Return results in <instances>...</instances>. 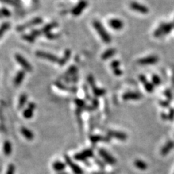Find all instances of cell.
Returning <instances> with one entry per match:
<instances>
[{
	"label": "cell",
	"instance_id": "cell-3",
	"mask_svg": "<svg viewBox=\"0 0 174 174\" xmlns=\"http://www.w3.org/2000/svg\"><path fill=\"white\" fill-rule=\"evenodd\" d=\"M93 155H94V153L92 149H85V150H83V152L77 153L76 155H74V158L78 161H84L88 158H89V157H93Z\"/></svg>",
	"mask_w": 174,
	"mask_h": 174
},
{
	"label": "cell",
	"instance_id": "cell-9",
	"mask_svg": "<svg viewBox=\"0 0 174 174\" xmlns=\"http://www.w3.org/2000/svg\"><path fill=\"white\" fill-rule=\"evenodd\" d=\"M158 57L155 55H151L149 57L141 58L138 60V63L141 65H153L158 62Z\"/></svg>",
	"mask_w": 174,
	"mask_h": 174
},
{
	"label": "cell",
	"instance_id": "cell-33",
	"mask_svg": "<svg viewBox=\"0 0 174 174\" xmlns=\"http://www.w3.org/2000/svg\"><path fill=\"white\" fill-rule=\"evenodd\" d=\"M160 104L161 106H163L164 107H168L170 106V102L168 101H160Z\"/></svg>",
	"mask_w": 174,
	"mask_h": 174
},
{
	"label": "cell",
	"instance_id": "cell-16",
	"mask_svg": "<svg viewBox=\"0 0 174 174\" xmlns=\"http://www.w3.org/2000/svg\"><path fill=\"white\" fill-rule=\"evenodd\" d=\"M36 108V105L34 104L33 103H31L29 106V107H28L27 109H25V110L23 112V116L24 118H25L27 119H30L31 118L32 116L33 115V110Z\"/></svg>",
	"mask_w": 174,
	"mask_h": 174
},
{
	"label": "cell",
	"instance_id": "cell-38",
	"mask_svg": "<svg viewBox=\"0 0 174 174\" xmlns=\"http://www.w3.org/2000/svg\"><path fill=\"white\" fill-rule=\"evenodd\" d=\"M1 2H5V3H7V4H14V2L12 0H0Z\"/></svg>",
	"mask_w": 174,
	"mask_h": 174
},
{
	"label": "cell",
	"instance_id": "cell-41",
	"mask_svg": "<svg viewBox=\"0 0 174 174\" xmlns=\"http://www.w3.org/2000/svg\"><path fill=\"white\" fill-rule=\"evenodd\" d=\"M0 16H1V13H0Z\"/></svg>",
	"mask_w": 174,
	"mask_h": 174
},
{
	"label": "cell",
	"instance_id": "cell-13",
	"mask_svg": "<svg viewBox=\"0 0 174 174\" xmlns=\"http://www.w3.org/2000/svg\"><path fill=\"white\" fill-rule=\"evenodd\" d=\"M107 134L110 137L112 138H115V139H118L121 141H125L126 139H127V135L125 133H123V132H120V131H109Z\"/></svg>",
	"mask_w": 174,
	"mask_h": 174
},
{
	"label": "cell",
	"instance_id": "cell-11",
	"mask_svg": "<svg viewBox=\"0 0 174 174\" xmlns=\"http://www.w3.org/2000/svg\"><path fill=\"white\" fill-rule=\"evenodd\" d=\"M87 2L86 1L80 2L78 4V5L75 6V7H74L73 10H72V12H71L72 14L75 16L79 15L80 14L83 12V10L85 9L86 7H87Z\"/></svg>",
	"mask_w": 174,
	"mask_h": 174
},
{
	"label": "cell",
	"instance_id": "cell-5",
	"mask_svg": "<svg viewBox=\"0 0 174 174\" xmlns=\"http://www.w3.org/2000/svg\"><path fill=\"white\" fill-rule=\"evenodd\" d=\"M65 163L71 167L72 171L73 172L74 174H83V171L81 168V167H80L79 165H78L77 164L73 163V162L72 161V160L70 158V157H68V155H65Z\"/></svg>",
	"mask_w": 174,
	"mask_h": 174
},
{
	"label": "cell",
	"instance_id": "cell-36",
	"mask_svg": "<svg viewBox=\"0 0 174 174\" xmlns=\"http://www.w3.org/2000/svg\"><path fill=\"white\" fill-rule=\"evenodd\" d=\"M75 102H76L78 106H79V107H82L83 105H84V102H83V101L82 100H76L75 101Z\"/></svg>",
	"mask_w": 174,
	"mask_h": 174
},
{
	"label": "cell",
	"instance_id": "cell-10",
	"mask_svg": "<svg viewBox=\"0 0 174 174\" xmlns=\"http://www.w3.org/2000/svg\"><path fill=\"white\" fill-rule=\"evenodd\" d=\"M142 98V95L140 93L134 92V91H129L125 93L123 95V99L124 100H139Z\"/></svg>",
	"mask_w": 174,
	"mask_h": 174
},
{
	"label": "cell",
	"instance_id": "cell-30",
	"mask_svg": "<svg viewBox=\"0 0 174 174\" xmlns=\"http://www.w3.org/2000/svg\"><path fill=\"white\" fill-rule=\"evenodd\" d=\"M164 95H165V97H167L168 99H169V101L171 100L172 97H173V96H172V93H171V90H170V89L165 90V92H164Z\"/></svg>",
	"mask_w": 174,
	"mask_h": 174
},
{
	"label": "cell",
	"instance_id": "cell-37",
	"mask_svg": "<svg viewBox=\"0 0 174 174\" xmlns=\"http://www.w3.org/2000/svg\"><path fill=\"white\" fill-rule=\"evenodd\" d=\"M95 162H97V165H99L100 167H104L105 166V165H104L103 163H102V162L100 160H99L97 158H95Z\"/></svg>",
	"mask_w": 174,
	"mask_h": 174
},
{
	"label": "cell",
	"instance_id": "cell-22",
	"mask_svg": "<svg viewBox=\"0 0 174 174\" xmlns=\"http://www.w3.org/2000/svg\"><path fill=\"white\" fill-rule=\"evenodd\" d=\"M116 52L115 49H107L105 52L103 53V55H102V60H107L109 58H110L111 57L115 55Z\"/></svg>",
	"mask_w": 174,
	"mask_h": 174
},
{
	"label": "cell",
	"instance_id": "cell-17",
	"mask_svg": "<svg viewBox=\"0 0 174 174\" xmlns=\"http://www.w3.org/2000/svg\"><path fill=\"white\" fill-rule=\"evenodd\" d=\"M174 147V141H169L165 144V145L161 149L160 154L162 155H166Z\"/></svg>",
	"mask_w": 174,
	"mask_h": 174
},
{
	"label": "cell",
	"instance_id": "cell-39",
	"mask_svg": "<svg viewBox=\"0 0 174 174\" xmlns=\"http://www.w3.org/2000/svg\"><path fill=\"white\" fill-rule=\"evenodd\" d=\"M162 118H163L164 120H168V114H165V113L162 114Z\"/></svg>",
	"mask_w": 174,
	"mask_h": 174
},
{
	"label": "cell",
	"instance_id": "cell-26",
	"mask_svg": "<svg viewBox=\"0 0 174 174\" xmlns=\"http://www.w3.org/2000/svg\"><path fill=\"white\" fill-rule=\"evenodd\" d=\"M70 56H71V52H69V51H67L65 52V57H63V59H62L60 60V65H63L64 64H65L66 62L68 61V58L70 57Z\"/></svg>",
	"mask_w": 174,
	"mask_h": 174
},
{
	"label": "cell",
	"instance_id": "cell-2",
	"mask_svg": "<svg viewBox=\"0 0 174 174\" xmlns=\"http://www.w3.org/2000/svg\"><path fill=\"white\" fill-rule=\"evenodd\" d=\"M174 25L173 23H162L160 26L157 28V29L155 30L154 36L155 37L159 38L163 36L168 34L172 31L173 29Z\"/></svg>",
	"mask_w": 174,
	"mask_h": 174
},
{
	"label": "cell",
	"instance_id": "cell-12",
	"mask_svg": "<svg viewBox=\"0 0 174 174\" xmlns=\"http://www.w3.org/2000/svg\"><path fill=\"white\" fill-rule=\"evenodd\" d=\"M139 80H140V81L142 83V84L144 85V87H145V89L147 90L148 92H152V91H153L154 84L153 83H151V82L148 81L147 78H146L145 75H140Z\"/></svg>",
	"mask_w": 174,
	"mask_h": 174
},
{
	"label": "cell",
	"instance_id": "cell-21",
	"mask_svg": "<svg viewBox=\"0 0 174 174\" xmlns=\"http://www.w3.org/2000/svg\"><path fill=\"white\" fill-rule=\"evenodd\" d=\"M24 78H25V73H24L23 71H19L18 73H17V75H16V77L15 79V81H14L15 85L18 86L21 84V83H22V81H23Z\"/></svg>",
	"mask_w": 174,
	"mask_h": 174
},
{
	"label": "cell",
	"instance_id": "cell-15",
	"mask_svg": "<svg viewBox=\"0 0 174 174\" xmlns=\"http://www.w3.org/2000/svg\"><path fill=\"white\" fill-rule=\"evenodd\" d=\"M41 21H41V18H39V17H37V18L32 20L31 22H29V23L25 24V25H21V26H19L18 28H17V29H18V31H23V30H25V29H28L29 27L33 26V25H38V24L41 23Z\"/></svg>",
	"mask_w": 174,
	"mask_h": 174
},
{
	"label": "cell",
	"instance_id": "cell-20",
	"mask_svg": "<svg viewBox=\"0 0 174 174\" xmlns=\"http://www.w3.org/2000/svg\"><path fill=\"white\" fill-rule=\"evenodd\" d=\"M52 167L56 171H62L65 168L66 165L65 163H63L61 161H56L53 163Z\"/></svg>",
	"mask_w": 174,
	"mask_h": 174
},
{
	"label": "cell",
	"instance_id": "cell-34",
	"mask_svg": "<svg viewBox=\"0 0 174 174\" xmlns=\"http://www.w3.org/2000/svg\"><path fill=\"white\" fill-rule=\"evenodd\" d=\"M0 13H1L2 15H4L5 16H9L10 15V12L8 11L7 9H5V8H2V9L1 10V11H0Z\"/></svg>",
	"mask_w": 174,
	"mask_h": 174
},
{
	"label": "cell",
	"instance_id": "cell-18",
	"mask_svg": "<svg viewBox=\"0 0 174 174\" xmlns=\"http://www.w3.org/2000/svg\"><path fill=\"white\" fill-rule=\"evenodd\" d=\"M90 140H91V142L93 143H97L99 142V141H105V142H108L110 141V138L106 137H102V136H99V135H93L90 137Z\"/></svg>",
	"mask_w": 174,
	"mask_h": 174
},
{
	"label": "cell",
	"instance_id": "cell-6",
	"mask_svg": "<svg viewBox=\"0 0 174 174\" xmlns=\"http://www.w3.org/2000/svg\"><path fill=\"white\" fill-rule=\"evenodd\" d=\"M99 155L102 157V159L105 160L106 163L110 164V165H114L116 163V160L110 154L107 153L105 149H99Z\"/></svg>",
	"mask_w": 174,
	"mask_h": 174
},
{
	"label": "cell",
	"instance_id": "cell-31",
	"mask_svg": "<svg viewBox=\"0 0 174 174\" xmlns=\"http://www.w3.org/2000/svg\"><path fill=\"white\" fill-rule=\"evenodd\" d=\"M168 120H170V121H173V120L174 119V110L173 109H171L169 113L168 114Z\"/></svg>",
	"mask_w": 174,
	"mask_h": 174
},
{
	"label": "cell",
	"instance_id": "cell-28",
	"mask_svg": "<svg viewBox=\"0 0 174 174\" xmlns=\"http://www.w3.org/2000/svg\"><path fill=\"white\" fill-rule=\"evenodd\" d=\"M153 84H155V85H157V86L160 85L161 83L160 78L158 75H154L153 76Z\"/></svg>",
	"mask_w": 174,
	"mask_h": 174
},
{
	"label": "cell",
	"instance_id": "cell-24",
	"mask_svg": "<svg viewBox=\"0 0 174 174\" xmlns=\"http://www.w3.org/2000/svg\"><path fill=\"white\" fill-rule=\"evenodd\" d=\"M135 166L140 170H146L147 168V163L142 160H137L134 162Z\"/></svg>",
	"mask_w": 174,
	"mask_h": 174
},
{
	"label": "cell",
	"instance_id": "cell-35",
	"mask_svg": "<svg viewBox=\"0 0 174 174\" xmlns=\"http://www.w3.org/2000/svg\"><path fill=\"white\" fill-rule=\"evenodd\" d=\"M113 71H114V73H115L116 75H121V74L123 73V72H122L121 70H119L118 68L113 69Z\"/></svg>",
	"mask_w": 174,
	"mask_h": 174
},
{
	"label": "cell",
	"instance_id": "cell-32",
	"mask_svg": "<svg viewBox=\"0 0 174 174\" xmlns=\"http://www.w3.org/2000/svg\"><path fill=\"white\" fill-rule=\"evenodd\" d=\"M120 65V63L117 60H115L113 61V63L111 64V67L113 68V69H115V68H118V66Z\"/></svg>",
	"mask_w": 174,
	"mask_h": 174
},
{
	"label": "cell",
	"instance_id": "cell-29",
	"mask_svg": "<svg viewBox=\"0 0 174 174\" xmlns=\"http://www.w3.org/2000/svg\"><path fill=\"white\" fill-rule=\"evenodd\" d=\"M15 165H10L9 167H8L7 173L6 174H14L15 173Z\"/></svg>",
	"mask_w": 174,
	"mask_h": 174
},
{
	"label": "cell",
	"instance_id": "cell-19",
	"mask_svg": "<svg viewBox=\"0 0 174 174\" xmlns=\"http://www.w3.org/2000/svg\"><path fill=\"white\" fill-rule=\"evenodd\" d=\"M21 131L22 135L28 140H32L33 139V137H34V135H33V132H32L31 130L26 129V128L23 127L21 129Z\"/></svg>",
	"mask_w": 174,
	"mask_h": 174
},
{
	"label": "cell",
	"instance_id": "cell-4",
	"mask_svg": "<svg viewBox=\"0 0 174 174\" xmlns=\"http://www.w3.org/2000/svg\"><path fill=\"white\" fill-rule=\"evenodd\" d=\"M15 58L16 61L20 64V65L26 71H32V67L30 65V63L28 62L24 58L23 56H21L19 54H16L15 56Z\"/></svg>",
	"mask_w": 174,
	"mask_h": 174
},
{
	"label": "cell",
	"instance_id": "cell-40",
	"mask_svg": "<svg viewBox=\"0 0 174 174\" xmlns=\"http://www.w3.org/2000/svg\"><path fill=\"white\" fill-rule=\"evenodd\" d=\"M60 174H68L67 173H60Z\"/></svg>",
	"mask_w": 174,
	"mask_h": 174
},
{
	"label": "cell",
	"instance_id": "cell-23",
	"mask_svg": "<svg viewBox=\"0 0 174 174\" xmlns=\"http://www.w3.org/2000/svg\"><path fill=\"white\" fill-rule=\"evenodd\" d=\"M3 151H4V153H5L6 155H9L11 154L12 145H11V143L9 141H6L4 143Z\"/></svg>",
	"mask_w": 174,
	"mask_h": 174
},
{
	"label": "cell",
	"instance_id": "cell-7",
	"mask_svg": "<svg viewBox=\"0 0 174 174\" xmlns=\"http://www.w3.org/2000/svg\"><path fill=\"white\" fill-rule=\"evenodd\" d=\"M130 8L131 10H135L138 12V13L142 14H147L149 13V9L146 6L136 2H132L130 3Z\"/></svg>",
	"mask_w": 174,
	"mask_h": 174
},
{
	"label": "cell",
	"instance_id": "cell-25",
	"mask_svg": "<svg viewBox=\"0 0 174 174\" xmlns=\"http://www.w3.org/2000/svg\"><path fill=\"white\" fill-rule=\"evenodd\" d=\"M27 101V96L25 95H22L20 97L19 99V105H18V108L21 109L22 107L25 105V102Z\"/></svg>",
	"mask_w": 174,
	"mask_h": 174
},
{
	"label": "cell",
	"instance_id": "cell-14",
	"mask_svg": "<svg viewBox=\"0 0 174 174\" xmlns=\"http://www.w3.org/2000/svg\"><path fill=\"white\" fill-rule=\"evenodd\" d=\"M109 25L114 30H121L123 28V22L119 19H111L109 21Z\"/></svg>",
	"mask_w": 174,
	"mask_h": 174
},
{
	"label": "cell",
	"instance_id": "cell-1",
	"mask_svg": "<svg viewBox=\"0 0 174 174\" xmlns=\"http://www.w3.org/2000/svg\"><path fill=\"white\" fill-rule=\"evenodd\" d=\"M93 26L95 27L96 31L99 34V37L103 41V42L106 44H109L111 42V37H110L109 33L106 31L102 23L98 21H95L93 22Z\"/></svg>",
	"mask_w": 174,
	"mask_h": 174
},
{
	"label": "cell",
	"instance_id": "cell-27",
	"mask_svg": "<svg viewBox=\"0 0 174 174\" xmlns=\"http://www.w3.org/2000/svg\"><path fill=\"white\" fill-rule=\"evenodd\" d=\"M9 27H10V24L8 23H5L1 27H0V37H2V36L3 35V33L9 29Z\"/></svg>",
	"mask_w": 174,
	"mask_h": 174
},
{
	"label": "cell",
	"instance_id": "cell-8",
	"mask_svg": "<svg viewBox=\"0 0 174 174\" xmlns=\"http://www.w3.org/2000/svg\"><path fill=\"white\" fill-rule=\"evenodd\" d=\"M37 57L43 58V59L47 60L53 62V63H56V62H59L60 60L58 59L57 57H56L55 55H52V54H50L49 52H45L42 51H38L37 53H36Z\"/></svg>",
	"mask_w": 174,
	"mask_h": 174
}]
</instances>
